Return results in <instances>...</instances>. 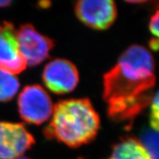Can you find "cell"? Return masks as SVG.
<instances>
[{
  "instance_id": "obj_1",
  "label": "cell",
  "mask_w": 159,
  "mask_h": 159,
  "mask_svg": "<svg viewBox=\"0 0 159 159\" xmlns=\"http://www.w3.org/2000/svg\"><path fill=\"white\" fill-rule=\"evenodd\" d=\"M155 85L153 57L145 47L131 46L103 77L109 116L116 122L132 121L152 102Z\"/></svg>"
},
{
  "instance_id": "obj_2",
  "label": "cell",
  "mask_w": 159,
  "mask_h": 159,
  "mask_svg": "<svg viewBox=\"0 0 159 159\" xmlns=\"http://www.w3.org/2000/svg\"><path fill=\"white\" fill-rule=\"evenodd\" d=\"M52 118L44 134L71 148L90 142L97 136L99 118L88 99L60 101L53 108Z\"/></svg>"
},
{
  "instance_id": "obj_3",
  "label": "cell",
  "mask_w": 159,
  "mask_h": 159,
  "mask_svg": "<svg viewBox=\"0 0 159 159\" xmlns=\"http://www.w3.org/2000/svg\"><path fill=\"white\" fill-rule=\"evenodd\" d=\"M18 105L20 116L31 124H42L52 116L53 106L50 97L39 85L25 87L19 94Z\"/></svg>"
},
{
  "instance_id": "obj_4",
  "label": "cell",
  "mask_w": 159,
  "mask_h": 159,
  "mask_svg": "<svg viewBox=\"0 0 159 159\" xmlns=\"http://www.w3.org/2000/svg\"><path fill=\"white\" fill-rule=\"evenodd\" d=\"M16 39L20 53L30 66L45 61L54 47L52 40L39 33L30 24L21 26L16 31Z\"/></svg>"
},
{
  "instance_id": "obj_5",
  "label": "cell",
  "mask_w": 159,
  "mask_h": 159,
  "mask_svg": "<svg viewBox=\"0 0 159 159\" xmlns=\"http://www.w3.org/2000/svg\"><path fill=\"white\" fill-rule=\"evenodd\" d=\"M78 19L89 27L105 30L114 22L117 16L116 7L111 0H82L75 5Z\"/></svg>"
},
{
  "instance_id": "obj_6",
  "label": "cell",
  "mask_w": 159,
  "mask_h": 159,
  "mask_svg": "<svg viewBox=\"0 0 159 159\" xmlns=\"http://www.w3.org/2000/svg\"><path fill=\"white\" fill-rule=\"evenodd\" d=\"M35 143V139L23 125L0 122V159H14Z\"/></svg>"
},
{
  "instance_id": "obj_7",
  "label": "cell",
  "mask_w": 159,
  "mask_h": 159,
  "mask_svg": "<svg viewBox=\"0 0 159 159\" xmlns=\"http://www.w3.org/2000/svg\"><path fill=\"white\" fill-rule=\"evenodd\" d=\"M43 80L49 90L57 94L73 91L79 81L76 66L65 59H55L45 66Z\"/></svg>"
},
{
  "instance_id": "obj_8",
  "label": "cell",
  "mask_w": 159,
  "mask_h": 159,
  "mask_svg": "<svg viewBox=\"0 0 159 159\" xmlns=\"http://www.w3.org/2000/svg\"><path fill=\"white\" fill-rule=\"evenodd\" d=\"M26 67L27 64L19 49L16 31L11 23L5 22L0 32V69L14 75Z\"/></svg>"
},
{
  "instance_id": "obj_9",
  "label": "cell",
  "mask_w": 159,
  "mask_h": 159,
  "mask_svg": "<svg viewBox=\"0 0 159 159\" xmlns=\"http://www.w3.org/2000/svg\"><path fill=\"white\" fill-rule=\"evenodd\" d=\"M106 159H152L142 142L136 138L126 136L113 148Z\"/></svg>"
},
{
  "instance_id": "obj_10",
  "label": "cell",
  "mask_w": 159,
  "mask_h": 159,
  "mask_svg": "<svg viewBox=\"0 0 159 159\" xmlns=\"http://www.w3.org/2000/svg\"><path fill=\"white\" fill-rule=\"evenodd\" d=\"M20 86L15 75L0 69V101H9L16 94Z\"/></svg>"
},
{
  "instance_id": "obj_11",
  "label": "cell",
  "mask_w": 159,
  "mask_h": 159,
  "mask_svg": "<svg viewBox=\"0 0 159 159\" xmlns=\"http://www.w3.org/2000/svg\"><path fill=\"white\" fill-rule=\"evenodd\" d=\"M148 151L152 159H158V135L154 132H149L144 136V143L142 142Z\"/></svg>"
},
{
  "instance_id": "obj_12",
  "label": "cell",
  "mask_w": 159,
  "mask_h": 159,
  "mask_svg": "<svg viewBox=\"0 0 159 159\" xmlns=\"http://www.w3.org/2000/svg\"><path fill=\"white\" fill-rule=\"evenodd\" d=\"M152 106H151V113H150V124L153 130L158 131V124H159V104H158V92L156 93L152 97Z\"/></svg>"
},
{
  "instance_id": "obj_13",
  "label": "cell",
  "mask_w": 159,
  "mask_h": 159,
  "mask_svg": "<svg viewBox=\"0 0 159 159\" xmlns=\"http://www.w3.org/2000/svg\"><path fill=\"white\" fill-rule=\"evenodd\" d=\"M158 24H159V16L158 11H157L153 16L151 18L150 22V30L151 33L156 37L158 36Z\"/></svg>"
},
{
  "instance_id": "obj_14",
  "label": "cell",
  "mask_w": 159,
  "mask_h": 159,
  "mask_svg": "<svg viewBox=\"0 0 159 159\" xmlns=\"http://www.w3.org/2000/svg\"><path fill=\"white\" fill-rule=\"evenodd\" d=\"M150 47L151 49L153 50H157L158 48V39H153L150 40Z\"/></svg>"
},
{
  "instance_id": "obj_15",
  "label": "cell",
  "mask_w": 159,
  "mask_h": 159,
  "mask_svg": "<svg viewBox=\"0 0 159 159\" xmlns=\"http://www.w3.org/2000/svg\"><path fill=\"white\" fill-rule=\"evenodd\" d=\"M11 3V1H9V0H6V1L1 0V1H0V7H7V6H8Z\"/></svg>"
},
{
  "instance_id": "obj_16",
  "label": "cell",
  "mask_w": 159,
  "mask_h": 159,
  "mask_svg": "<svg viewBox=\"0 0 159 159\" xmlns=\"http://www.w3.org/2000/svg\"><path fill=\"white\" fill-rule=\"evenodd\" d=\"M14 159H31L30 158H27V157H25V156H20V157H18V158H16Z\"/></svg>"
},
{
  "instance_id": "obj_17",
  "label": "cell",
  "mask_w": 159,
  "mask_h": 159,
  "mask_svg": "<svg viewBox=\"0 0 159 159\" xmlns=\"http://www.w3.org/2000/svg\"><path fill=\"white\" fill-rule=\"evenodd\" d=\"M0 32H1V25H0Z\"/></svg>"
}]
</instances>
